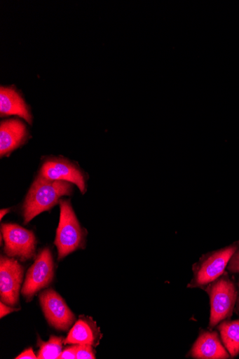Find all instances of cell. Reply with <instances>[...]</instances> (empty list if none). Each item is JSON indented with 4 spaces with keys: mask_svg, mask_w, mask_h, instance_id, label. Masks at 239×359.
Instances as JSON below:
<instances>
[{
    "mask_svg": "<svg viewBox=\"0 0 239 359\" xmlns=\"http://www.w3.org/2000/svg\"><path fill=\"white\" fill-rule=\"evenodd\" d=\"M74 187L71 182L52 181L38 177L30 187L23 206L25 224L56 205L63 196H70Z\"/></svg>",
    "mask_w": 239,
    "mask_h": 359,
    "instance_id": "obj_1",
    "label": "cell"
},
{
    "mask_svg": "<svg viewBox=\"0 0 239 359\" xmlns=\"http://www.w3.org/2000/svg\"><path fill=\"white\" fill-rule=\"evenodd\" d=\"M60 206V222L55 241L58 250V259L82 248L85 241V231L76 217L71 202L62 201Z\"/></svg>",
    "mask_w": 239,
    "mask_h": 359,
    "instance_id": "obj_2",
    "label": "cell"
},
{
    "mask_svg": "<svg viewBox=\"0 0 239 359\" xmlns=\"http://www.w3.org/2000/svg\"><path fill=\"white\" fill-rule=\"evenodd\" d=\"M206 290L211 304L210 325L214 327L232 315L237 292L234 284L226 276L211 283Z\"/></svg>",
    "mask_w": 239,
    "mask_h": 359,
    "instance_id": "obj_3",
    "label": "cell"
},
{
    "mask_svg": "<svg viewBox=\"0 0 239 359\" xmlns=\"http://www.w3.org/2000/svg\"><path fill=\"white\" fill-rule=\"evenodd\" d=\"M236 250L235 246L228 247L201 259L193 267V277L188 287H203L218 279L224 273Z\"/></svg>",
    "mask_w": 239,
    "mask_h": 359,
    "instance_id": "obj_4",
    "label": "cell"
},
{
    "mask_svg": "<svg viewBox=\"0 0 239 359\" xmlns=\"http://www.w3.org/2000/svg\"><path fill=\"white\" fill-rule=\"evenodd\" d=\"M54 278L53 255L48 248L43 250L28 270L22 294L29 302L41 289L48 287Z\"/></svg>",
    "mask_w": 239,
    "mask_h": 359,
    "instance_id": "obj_5",
    "label": "cell"
},
{
    "mask_svg": "<svg viewBox=\"0 0 239 359\" xmlns=\"http://www.w3.org/2000/svg\"><path fill=\"white\" fill-rule=\"evenodd\" d=\"M2 233L5 241V252L8 256L25 261L35 255L37 241L32 232L18 224H4Z\"/></svg>",
    "mask_w": 239,
    "mask_h": 359,
    "instance_id": "obj_6",
    "label": "cell"
},
{
    "mask_svg": "<svg viewBox=\"0 0 239 359\" xmlns=\"http://www.w3.org/2000/svg\"><path fill=\"white\" fill-rule=\"evenodd\" d=\"M24 270L13 258L1 257L0 260V297L1 302L14 306L19 301V292Z\"/></svg>",
    "mask_w": 239,
    "mask_h": 359,
    "instance_id": "obj_7",
    "label": "cell"
},
{
    "mask_svg": "<svg viewBox=\"0 0 239 359\" xmlns=\"http://www.w3.org/2000/svg\"><path fill=\"white\" fill-rule=\"evenodd\" d=\"M40 302L46 318L54 328L66 332L71 327L76 316L57 292L52 289L43 292Z\"/></svg>",
    "mask_w": 239,
    "mask_h": 359,
    "instance_id": "obj_8",
    "label": "cell"
},
{
    "mask_svg": "<svg viewBox=\"0 0 239 359\" xmlns=\"http://www.w3.org/2000/svg\"><path fill=\"white\" fill-rule=\"evenodd\" d=\"M39 177L52 181H65L75 184L82 194L86 191L83 173L70 161L64 159H50L44 163Z\"/></svg>",
    "mask_w": 239,
    "mask_h": 359,
    "instance_id": "obj_9",
    "label": "cell"
},
{
    "mask_svg": "<svg viewBox=\"0 0 239 359\" xmlns=\"http://www.w3.org/2000/svg\"><path fill=\"white\" fill-rule=\"evenodd\" d=\"M25 125L18 119L6 120L0 123V156L9 155L26 140Z\"/></svg>",
    "mask_w": 239,
    "mask_h": 359,
    "instance_id": "obj_10",
    "label": "cell"
},
{
    "mask_svg": "<svg viewBox=\"0 0 239 359\" xmlns=\"http://www.w3.org/2000/svg\"><path fill=\"white\" fill-rule=\"evenodd\" d=\"M189 355L200 359H226L229 355L222 346L217 332L202 333L193 344Z\"/></svg>",
    "mask_w": 239,
    "mask_h": 359,
    "instance_id": "obj_11",
    "label": "cell"
},
{
    "mask_svg": "<svg viewBox=\"0 0 239 359\" xmlns=\"http://www.w3.org/2000/svg\"><path fill=\"white\" fill-rule=\"evenodd\" d=\"M102 338L96 323L91 317L82 316L64 340V344H90L97 346Z\"/></svg>",
    "mask_w": 239,
    "mask_h": 359,
    "instance_id": "obj_12",
    "label": "cell"
},
{
    "mask_svg": "<svg viewBox=\"0 0 239 359\" xmlns=\"http://www.w3.org/2000/svg\"><path fill=\"white\" fill-rule=\"evenodd\" d=\"M0 114L1 116L16 115L32 123V116L22 96L12 87L0 88Z\"/></svg>",
    "mask_w": 239,
    "mask_h": 359,
    "instance_id": "obj_13",
    "label": "cell"
},
{
    "mask_svg": "<svg viewBox=\"0 0 239 359\" xmlns=\"http://www.w3.org/2000/svg\"><path fill=\"white\" fill-rule=\"evenodd\" d=\"M223 343L230 355L239 353V320L225 321L219 326Z\"/></svg>",
    "mask_w": 239,
    "mask_h": 359,
    "instance_id": "obj_14",
    "label": "cell"
},
{
    "mask_svg": "<svg viewBox=\"0 0 239 359\" xmlns=\"http://www.w3.org/2000/svg\"><path fill=\"white\" fill-rule=\"evenodd\" d=\"M64 340L62 337H51L46 343H42L41 349L39 351L38 358L39 359H55L58 358L62 353V344Z\"/></svg>",
    "mask_w": 239,
    "mask_h": 359,
    "instance_id": "obj_15",
    "label": "cell"
},
{
    "mask_svg": "<svg viewBox=\"0 0 239 359\" xmlns=\"http://www.w3.org/2000/svg\"><path fill=\"white\" fill-rule=\"evenodd\" d=\"M93 346L90 344H79L77 350L76 358L78 359H95V351Z\"/></svg>",
    "mask_w": 239,
    "mask_h": 359,
    "instance_id": "obj_16",
    "label": "cell"
},
{
    "mask_svg": "<svg viewBox=\"0 0 239 359\" xmlns=\"http://www.w3.org/2000/svg\"><path fill=\"white\" fill-rule=\"evenodd\" d=\"M227 268L231 273H239V250H237L231 257Z\"/></svg>",
    "mask_w": 239,
    "mask_h": 359,
    "instance_id": "obj_17",
    "label": "cell"
},
{
    "mask_svg": "<svg viewBox=\"0 0 239 359\" xmlns=\"http://www.w3.org/2000/svg\"><path fill=\"white\" fill-rule=\"evenodd\" d=\"M79 344H75L74 346L64 349L60 354L58 358L60 359H75L76 358L77 350Z\"/></svg>",
    "mask_w": 239,
    "mask_h": 359,
    "instance_id": "obj_18",
    "label": "cell"
},
{
    "mask_svg": "<svg viewBox=\"0 0 239 359\" xmlns=\"http://www.w3.org/2000/svg\"><path fill=\"white\" fill-rule=\"evenodd\" d=\"M17 359H36L38 356L34 353V351L32 348H29L25 350L23 353H22L20 355H18Z\"/></svg>",
    "mask_w": 239,
    "mask_h": 359,
    "instance_id": "obj_19",
    "label": "cell"
},
{
    "mask_svg": "<svg viewBox=\"0 0 239 359\" xmlns=\"http://www.w3.org/2000/svg\"><path fill=\"white\" fill-rule=\"evenodd\" d=\"M0 308H1V312H0V313H1V314H0V317H1V318H4V316H6L8 314L11 313L14 311H19V309L7 306L2 302H1V304H0Z\"/></svg>",
    "mask_w": 239,
    "mask_h": 359,
    "instance_id": "obj_20",
    "label": "cell"
},
{
    "mask_svg": "<svg viewBox=\"0 0 239 359\" xmlns=\"http://www.w3.org/2000/svg\"><path fill=\"white\" fill-rule=\"evenodd\" d=\"M10 212V210L6 209V210H1V220L3 219L4 217Z\"/></svg>",
    "mask_w": 239,
    "mask_h": 359,
    "instance_id": "obj_21",
    "label": "cell"
}]
</instances>
